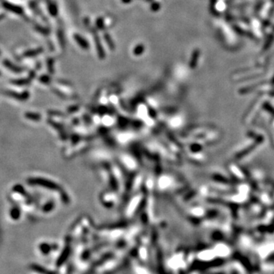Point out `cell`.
I'll return each mask as SVG.
<instances>
[{
	"label": "cell",
	"mask_w": 274,
	"mask_h": 274,
	"mask_svg": "<svg viewBox=\"0 0 274 274\" xmlns=\"http://www.w3.org/2000/svg\"><path fill=\"white\" fill-rule=\"evenodd\" d=\"M4 63H5V66H7V67L9 68V69H11V70H14V71H16V72L19 71V68H18L17 66H15V65L12 64V63H10V62H9V60H5Z\"/></svg>",
	"instance_id": "cell-2"
},
{
	"label": "cell",
	"mask_w": 274,
	"mask_h": 274,
	"mask_svg": "<svg viewBox=\"0 0 274 274\" xmlns=\"http://www.w3.org/2000/svg\"><path fill=\"white\" fill-rule=\"evenodd\" d=\"M4 6H5V8L7 9L9 11L15 13V14L21 15L23 13V10H22V9L21 8V7L17 6V5H12V4L8 3V2H5V3H4Z\"/></svg>",
	"instance_id": "cell-1"
}]
</instances>
